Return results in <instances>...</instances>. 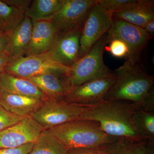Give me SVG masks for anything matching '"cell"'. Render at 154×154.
<instances>
[{"mask_svg":"<svg viewBox=\"0 0 154 154\" xmlns=\"http://www.w3.org/2000/svg\"><path fill=\"white\" fill-rule=\"evenodd\" d=\"M140 109L131 102L103 100L85 107L79 120L96 122L105 133L113 137L134 141H147L141 133L136 119Z\"/></svg>","mask_w":154,"mask_h":154,"instance_id":"obj_1","label":"cell"},{"mask_svg":"<svg viewBox=\"0 0 154 154\" xmlns=\"http://www.w3.org/2000/svg\"><path fill=\"white\" fill-rule=\"evenodd\" d=\"M125 60L113 72L115 82L104 100L131 102L144 109L154 92V76L148 73L141 60Z\"/></svg>","mask_w":154,"mask_h":154,"instance_id":"obj_2","label":"cell"},{"mask_svg":"<svg viewBox=\"0 0 154 154\" xmlns=\"http://www.w3.org/2000/svg\"><path fill=\"white\" fill-rule=\"evenodd\" d=\"M48 130L68 151L101 146L119 139L107 135L99 123L92 120H75Z\"/></svg>","mask_w":154,"mask_h":154,"instance_id":"obj_3","label":"cell"},{"mask_svg":"<svg viewBox=\"0 0 154 154\" xmlns=\"http://www.w3.org/2000/svg\"><path fill=\"white\" fill-rule=\"evenodd\" d=\"M108 44L107 33L99 39L89 52L73 65L69 72L72 88L110 72L103 55Z\"/></svg>","mask_w":154,"mask_h":154,"instance_id":"obj_4","label":"cell"},{"mask_svg":"<svg viewBox=\"0 0 154 154\" xmlns=\"http://www.w3.org/2000/svg\"><path fill=\"white\" fill-rule=\"evenodd\" d=\"M85 107L64 100L49 99L31 116L44 129H50L75 120H79Z\"/></svg>","mask_w":154,"mask_h":154,"instance_id":"obj_5","label":"cell"},{"mask_svg":"<svg viewBox=\"0 0 154 154\" xmlns=\"http://www.w3.org/2000/svg\"><path fill=\"white\" fill-rule=\"evenodd\" d=\"M96 0H63L61 8L51 21L59 35L82 31Z\"/></svg>","mask_w":154,"mask_h":154,"instance_id":"obj_6","label":"cell"},{"mask_svg":"<svg viewBox=\"0 0 154 154\" xmlns=\"http://www.w3.org/2000/svg\"><path fill=\"white\" fill-rule=\"evenodd\" d=\"M112 19V13L96 2L81 31L79 58L87 54L95 43L107 33L111 28Z\"/></svg>","mask_w":154,"mask_h":154,"instance_id":"obj_7","label":"cell"},{"mask_svg":"<svg viewBox=\"0 0 154 154\" xmlns=\"http://www.w3.org/2000/svg\"><path fill=\"white\" fill-rule=\"evenodd\" d=\"M115 80V75L111 71L80 85L72 87L63 100L83 107L94 105L104 100Z\"/></svg>","mask_w":154,"mask_h":154,"instance_id":"obj_8","label":"cell"},{"mask_svg":"<svg viewBox=\"0 0 154 154\" xmlns=\"http://www.w3.org/2000/svg\"><path fill=\"white\" fill-rule=\"evenodd\" d=\"M70 68L56 63L43 54L25 56L11 61L5 72L15 76L28 79L48 73L69 70Z\"/></svg>","mask_w":154,"mask_h":154,"instance_id":"obj_9","label":"cell"},{"mask_svg":"<svg viewBox=\"0 0 154 154\" xmlns=\"http://www.w3.org/2000/svg\"><path fill=\"white\" fill-rule=\"evenodd\" d=\"M107 42L118 38L129 47L131 59L141 60V54L152 38L142 28L116 18L112 19L111 28L107 33Z\"/></svg>","mask_w":154,"mask_h":154,"instance_id":"obj_10","label":"cell"},{"mask_svg":"<svg viewBox=\"0 0 154 154\" xmlns=\"http://www.w3.org/2000/svg\"><path fill=\"white\" fill-rule=\"evenodd\" d=\"M44 128L31 116L0 131V148H14L35 143Z\"/></svg>","mask_w":154,"mask_h":154,"instance_id":"obj_11","label":"cell"},{"mask_svg":"<svg viewBox=\"0 0 154 154\" xmlns=\"http://www.w3.org/2000/svg\"><path fill=\"white\" fill-rule=\"evenodd\" d=\"M81 31L58 36L54 45L45 54L63 66L71 67L79 59Z\"/></svg>","mask_w":154,"mask_h":154,"instance_id":"obj_12","label":"cell"},{"mask_svg":"<svg viewBox=\"0 0 154 154\" xmlns=\"http://www.w3.org/2000/svg\"><path fill=\"white\" fill-rule=\"evenodd\" d=\"M69 70L48 73L25 79L34 84L50 99L63 100L72 88L69 75Z\"/></svg>","mask_w":154,"mask_h":154,"instance_id":"obj_13","label":"cell"},{"mask_svg":"<svg viewBox=\"0 0 154 154\" xmlns=\"http://www.w3.org/2000/svg\"><path fill=\"white\" fill-rule=\"evenodd\" d=\"M57 37L51 19L33 22L30 44L25 56L40 55L47 52L54 46Z\"/></svg>","mask_w":154,"mask_h":154,"instance_id":"obj_14","label":"cell"},{"mask_svg":"<svg viewBox=\"0 0 154 154\" xmlns=\"http://www.w3.org/2000/svg\"><path fill=\"white\" fill-rule=\"evenodd\" d=\"M33 22L25 16L18 26L7 34L8 42L5 52L11 61L25 56L30 44Z\"/></svg>","mask_w":154,"mask_h":154,"instance_id":"obj_15","label":"cell"},{"mask_svg":"<svg viewBox=\"0 0 154 154\" xmlns=\"http://www.w3.org/2000/svg\"><path fill=\"white\" fill-rule=\"evenodd\" d=\"M31 1L0 0V33L7 34L22 22Z\"/></svg>","mask_w":154,"mask_h":154,"instance_id":"obj_16","label":"cell"},{"mask_svg":"<svg viewBox=\"0 0 154 154\" xmlns=\"http://www.w3.org/2000/svg\"><path fill=\"white\" fill-rule=\"evenodd\" d=\"M43 102L40 99L13 94L0 87V105L19 116H31Z\"/></svg>","mask_w":154,"mask_h":154,"instance_id":"obj_17","label":"cell"},{"mask_svg":"<svg viewBox=\"0 0 154 154\" xmlns=\"http://www.w3.org/2000/svg\"><path fill=\"white\" fill-rule=\"evenodd\" d=\"M112 17L143 28L154 19V1L135 0L126 9L113 13Z\"/></svg>","mask_w":154,"mask_h":154,"instance_id":"obj_18","label":"cell"},{"mask_svg":"<svg viewBox=\"0 0 154 154\" xmlns=\"http://www.w3.org/2000/svg\"><path fill=\"white\" fill-rule=\"evenodd\" d=\"M0 87L13 94L39 99L43 101L50 99L30 81L5 72L0 74Z\"/></svg>","mask_w":154,"mask_h":154,"instance_id":"obj_19","label":"cell"},{"mask_svg":"<svg viewBox=\"0 0 154 154\" xmlns=\"http://www.w3.org/2000/svg\"><path fill=\"white\" fill-rule=\"evenodd\" d=\"M63 0H34L25 13L32 22L51 19L60 10Z\"/></svg>","mask_w":154,"mask_h":154,"instance_id":"obj_20","label":"cell"},{"mask_svg":"<svg viewBox=\"0 0 154 154\" xmlns=\"http://www.w3.org/2000/svg\"><path fill=\"white\" fill-rule=\"evenodd\" d=\"M68 152L49 130L45 129L28 154H68Z\"/></svg>","mask_w":154,"mask_h":154,"instance_id":"obj_21","label":"cell"},{"mask_svg":"<svg viewBox=\"0 0 154 154\" xmlns=\"http://www.w3.org/2000/svg\"><path fill=\"white\" fill-rule=\"evenodd\" d=\"M151 143L119 138L105 146L109 154H147Z\"/></svg>","mask_w":154,"mask_h":154,"instance_id":"obj_22","label":"cell"},{"mask_svg":"<svg viewBox=\"0 0 154 154\" xmlns=\"http://www.w3.org/2000/svg\"><path fill=\"white\" fill-rule=\"evenodd\" d=\"M136 119L138 127L146 140L154 142V112L140 109L137 111Z\"/></svg>","mask_w":154,"mask_h":154,"instance_id":"obj_23","label":"cell"},{"mask_svg":"<svg viewBox=\"0 0 154 154\" xmlns=\"http://www.w3.org/2000/svg\"><path fill=\"white\" fill-rule=\"evenodd\" d=\"M108 46L105 47V51L110 53L113 57L125 59L131 57L130 50L124 41L118 38H113L108 41Z\"/></svg>","mask_w":154,"mask_h":154,"instance_id":"obj_24","label":"cell"},{"mask_svg":"<svg viewBox=\"0 0 154 154\" xmlns=\"http://www.w3.org/2000/svg\"><path fill=\"white\" fill-rule=\"evenodd\" d=\"M135 0H96L106 11L113 13L123 11L129 7Z\"/></svg>","mask_w":154,"mask_h":154,"instance_id":"obj_25","label":"cell"},{"mask_svg":"<svg viewBox=\"0 0 154 154\" xmlns=\"http://www.w3.org/2000/svg\"><path fill=\"white\" fill-rule=\"evenodd\" d=\"M24 117L9 112L0 105V131L17 124Z\"/></svg>","mask_w":154,"mask_h":154,"instance_id":"obj_26","label":"cell"},{"mask_svg":"<svg viewBox=\"0 0 154 154\" xmlns=\"http://www.w3.org/2000/svg\"><path fill=\"white\" fill-rule=\"evenodd\" d=\"M68 154H109L105 145L87 148L72 149L68 150Z\"/></svg>","mask_w":154,"mask_h":154,"instance_id":"obj_27","label":"cell"},{"mask_svg":"<svg viewBox=\"0 0 154 154\" xmlns=\"http://www.w3.org/2000/svg\"><path fill=\"white\" fill-rule=\"evenodd\" d=\"M34 143H30L14 148H0V154H28Z\"/></svg>","mask_w":154,"mask_h":154,"instance_id":"obj_28","label":"cell"},{"mask_svg":"<svg viewBox=\"0 0 154 154\" xmlns=\"http://www.w3.org/2000/svg\"><path fill=\"white\" fill-rule=\"evenodd\" d=\"M11 61V58L5 51L0 54V74L5 72L6 66Z\"/></svg>","mask_w":154,"mask_h":154,"instance_id":"obj_29","label":"cell"},{"mask_svg":"<svg viewBox=\"0 0 154 154\" xmlns=\"http://www.w3.org/2000/svg\"><path fill=\"white\" fill-rule=\"evenodd\" d=\"M152 38L154 36V19L148 22L143 28Z\"/></svg>","mask_w":154,"mask_h":154,"instance_id":"obj_30","label":"cell"},{"mask_svg":"<svg viewBox=\"0 0 154 154\" xmlns=\"http://www.w3.org/2000/svg\"><path fill=\"white\" fill-rule=\"evenodd\" d=\"M8 42V36L7 34L0 33V54L5 50Z\"/></svg>","mask_w":154,"mask_h":154,"instance_id":"obj_31","label":"cell"},{"mask_svg":"<svg viewBox=\"0 0 154 154\" xmlns=\"http://www.w3.org/2000/svg\"><path fill=\"white\" fill-rule=\"evenodd\" d=\"M147 154H154V142L150 144Z\"/></svg>","mask_w":154,"mask_h":154,"instance_id":"obj_32","label":"cell"}]
</instances>
